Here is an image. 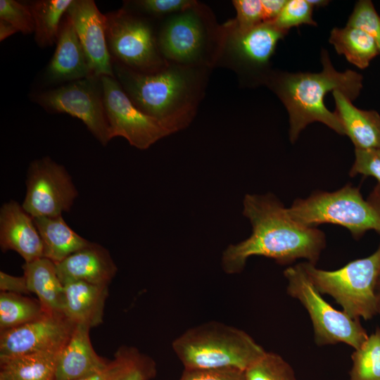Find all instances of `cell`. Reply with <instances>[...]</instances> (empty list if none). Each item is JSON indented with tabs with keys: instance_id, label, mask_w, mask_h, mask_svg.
<instances>
[{
	"instance_id": "cell-28",
	"label": "cell",
	"mask_w": 380,
	"mask_h": 380,
	"mask_svg": "<svg viewBox=\"0 0 380 380\" xmlns=\"http://www.w3.org/2000/svg\"><path fill=\"white\" fill-rule=\"evenodd\" d=\"M350 380H380V328L352 354Z\"/></svg>"
},
{
	"instance_id": "cell-6",
	"label": "cell",
	"mask_w": 380,
	"mask_h": 380,
	"mask_svg": "<svg viewBox=\"0 0 380 380\" xmlns=\"http://www.w3.org/2000/svg\"><path fill=\"white\" fill-rule=\"evenodd\" d=\"M321 294H328L353 319H372L379 312L376 286L380 278V245L368 257L357 259L336 270L318 269L303 262Z\"/></svg>"
},
{
	"instance_id": "cell-36",
	"label": "cell",
	"mask_w": 380,
	"mask_h": 380,
	"mask_svg": "<svg viewBox=\"0 0 380 380\" xmlns=\"http://www.w3.org/2000/svg\"><path fill=\"white\" fill-rule=\"evenodd\" d=\"M232 4L236 16L230 21L236 29L246 30L265 23L261 0H234Z\"/></svg>"
},
{
	"instance_id": "cell-14",
	"label": "cell",
	"mask_w": 380,
	"mask_h": 380,
	"mask_svg": "<svg viewBox=\"0 0 380 380\" xmlns=\"http://www.w3.org/2000/svg\"><path fill=\"white\" fill-rule=\"evenodd\" d=\"M75 327L64 315L46 313L34 321L0 332V356L60 353Z\"/></svg>"
},
{
	"instance_id": "cell-38",
	"label": "cell",
	"mask_w": 380,
	"mask_h": 380,
	"mask_svg": "<svg viewBox=\"0 0 380 380\" xmlns=\"http://www.w3.org/2000/svg\"><path fill=\"white\" fill-rule=\"evenodd\" d=\"M157 373L155 361L141 354L137 362L118 380H151Z\"/></svg>"
},
{
	"instance_id": "cell-31",
	"label": "cell",
	"mask_w": 380,
	"mask_h": 380,
	"mask_svg": "<svg viewBox=\"0 0 380 380\" xmlns=\"http://www.w3.org/2000/svg\"><path fill=\"white\" fill-rule=\"evenodd\" d=\"M313 8L308 0H287L273 23L287 32L291 27L301 25L316 26L317 23L312 18Z\"/></svg>"
},
{
	"instance_id": "cell-37",
	"label": "cell",
	"mask_w": 380,
	"mask_h": 380,
	"mask_svg": "<svg viewBox=\"0 0 380 380\" xmlns=\"http://www.w3.org/2000/svg\"><path fill=\"white\" fill-rule=\"evenodd\" d=\"M179 380H247L245 371L236 368L184 369Z\"/></svg>"
},
{
	"instance_id": "cell-17",
	"label": "cell",
	"mask_w": 380,
	"mask_h": 380,
	"mask_svg": "<svg viewBox=\"0 0 380 380\" xmlns=\"http://www.w3.org/2000/svg\"><path fill=\"white\" fill-rule=\"evenodd\" d=\"M56 266L63 284L82 281L108 286L118 270L109 251L94 242L70 255Z\"/></svg>"
},
{
	"instance_id": "cell-9",
	"label": "cell",
	"mask_w": 380,
	"mask_h": 380,
	"mask_svg": "<svg viewBox=\"0 0 380 380\" xmlns=\"http://www.w3.org/2000/svg\"><path fill=\"white\" fill-rule=\"evenodd\" d=\"M106 19L107 45L115 62L142 73H155L167 65L148 20L125 8L106 14Z\"/></svg>"
},
{
	"instance_id": "cell-4",
	"label": "cell",
	"mask_w": 380,
	"mask_h": 380,
	"mask_svg": "<svg viewBox=\"0 0 380 380\" xmlns=\"http://www.w3.org/2000/svg\"><path fill=\"white\" fill-rule=\"evenodd\" d=\"M172 346L184 369L246 371L266 353L244 331L215 321L186 330L173 341Z\"/></svg>"
},
{
	"instance_id": "cell-29",
	"label": "cell",
	"mask_w": 380,
	"mask_h": 380,
	"mask_svg": "<svg viewBox=\"0 0 380 380\" xmlns=\"http://www.w3.org/2000/svg\"><path fill=\"white\" fill-rule=\"evenodd\" d=\"M245 374L247 380H296L291 365L274 353L266 352Z\"/></svg>"
},
{
	"instance_id": "cell-16",
	"label": "cell",
	"mask_w": 380,
	"mask_h": 380,
	"mask_svg": "<svg viewBox=\"0 0 380 380\" xmlns=\"http://www.w3.org/2000/svg\"><path fill=\"white\" fill-rule=\"evenodd\" d=\"M0 246L17 252L25 260L44 258L42 238L34 218L18 203L10 201L0 209Z\"/></svg>"
},
{
	"instance_id": "cell-22",
	"label": "cell",
	"mask_w": 380,
	"mask_h": 380,
	"mask_svg": "<svg viewBox=\"0 0 380 380\" xmlns=\"http://www.w3.org/2000/svg\"><path fill=\"white\" fill-rule=\"evenodd\" d=\"M22 267L30 292L37 296L44 312L64 315V285L58 277L56 264L41 258L25 262Z\"/></svg>"
},
{
	"instance_id": "cell-23",
	"label": "cell",
	"mask_w": 380,
	"mask_h": 380,
	"mask_svg": "<svg viewBox=\"0 0 380 380\" xmlns=\"http://www.w3.org/2000/svg\"><path fill=\"white\" fill-rule=\"evenodd\" d=\"M33 218L42 240L44 258L55 264L91 243L73 231L62 215Z\"/></svg>"
},
{
	"instance_id": "cell-7",
	"label": "cell",
	"mask_w": 380,
	"mask_h": 380,
	"mask_svg": "<svg viewBox=\"0 0 380 380\" xmlns=\"http://www.w3.org/2000/svg\"><path fill=\"white\" fill-rule=\"evenodd\" d=\"M287 210L294 221L306 227L340 225L355 239L369 230L380 234V206L365 201L351 184L333 192L315 191L307 198L296 200Z\"/></svg>"
},
{
	"instance_id": "cell-34",
	"label": "cell",
	"mask_w": 380,
	"mask_h": 380,
	"mask_svg": "<svg viewBox=\"0 0 380 380\" xmlns=\"http://www.w3.org/2000/svg\"><path fill=\"white\" fill-rule=\"evenodd\" d=\"M0 19L8 22L24 34L34 32V19L29 6L17 1H0Z\"/></svg>"
},
{
	"instance_id": "cell-19",
	"label": "cell",
	"mask_w": 380,
	"mask_h": 380,
	"mask_svg": "<svg viewBox=\"0 0 380 380\" xmlns=\"http://www.w3.org/2000/svg\"><path fill=\"white\" fill-rule=\"evenodd\" d=\"M90 328L76 324L71 336L58 355L56 380H75L95 373L109 363L94 350Z\"/></svg>"
},
{
	"instance_id": "cell-24",
	"label": "cell",
	"mask_w": 380,
	"mask_h": 380,
	"mask_svg": "<svg viewBox=\"0 0 380 380\" xmlns=\"http://www.w3.org/2000/svg\"><path fill=\"white\" fill-rule=\"evenodd\" d=\"M57 352L0 356V380H56Z\"/></svg>"
},
{
	"instance_id": "cell-1",
	"label": "cell",
	"mask_w": 380,
	"mask_h": 380,
	"mask_svg": "<svg viewBox=\"0 0 380 380\" xmlns=\"http://www.w3.org/2000/svg\"><path fill=\"white\" fill-rule=\"evenodd\" d=\"M243 214L250 220L252 233L223 251L222 267L227 274L241 272L253 255L271 258L281 265L300 258L315 265L326 246L322 231L294 221L287 208L272 194H246Z\"/></svg>"
},
{
	"instance_id": "cell-2",
	"label": "cell",
	"mask_w": 380,
	"mask_h": 380,
	"mask_svg": "<svg viewBox=\"0 0 380 380\" xmlns=\"http://www.w3.org/2000/svg\"><path fill=\"white\" fill-rule=\"evenodd\" d=\"M113 70L135 106L172 134L193 120L210 70L168 63L157 72L142 73L115 61Z\"/></svg>"
},
{
	"instance_id": "cell-42",
	"label": "cell",
	"mask_w": 380,
	"mask_h": 380,
	"mask_svg": "<svg viewBox=\"0 0 380 380\" xmlns=\"http://www.w3.org/2000/svg\"><path fill=\"white\" fill-rule=\"evenodd\" d=\"M308 1L313 6V7H322L325 6L329 1L325 0H308Z\"/></svg>"
},
{
	"instance_id": "cell-25",
	"label": "cell",
	"mask_w": 380,
	"mask_h": 380,
	"mask_svg": "<svg viewBox=\"0 0 380 380\" xmlns=\"http://www.w3.org/2000/svg\"><path fill=\"white\" fill-rule=\"evenodd\" d=\"M329 41L338 54L343 55L348 61L360 69L367 68L379 54L374 40L356 27L348 25L343 28L334 27Z\"/></svg>"
},
{
	"instance_id": "cell-20",
	"label": "cell",
	"mask_w": 380,
	"mask_h": 380,
	"mask_svg": "<svg viewBox=\"0 0 380 380\" xmlns=\"http://www.w3.org/2000/svg\"><path fill=\"white\" fill-rule=\"evenodd\" d=\"M335 101L334 113L338 118L355 149H380V115L374 110H362L342 92H333Z\"/></svg>"
},
{
	"instance_id": "cell-33",
	"label": "cell",
	"mask_w": 380,
	"mask_h": 380,
	"mask_svg": "<svg viewBox=\"0 0 380 380\" xmlns=\"http://www.w3.org/2000/svg\"><path fill=\"white\" fill-rule=\"evenodd\" d=\"M141 353L133 347L122 346L103 369L89 376L75 380H118L139 358Z\"/></svg>"
},
{
	"instance_id": "cell-21",
	"label": "cell",
	"mask_w": 380,
	"mask_h": 380,
	"mask_svg": "<svg viewBox=\"0 0 380 380\" xmlns=\"http://www.w3.org/2000/svg\"><path fill=\"white\" fill-rule=\"evenodd\" d=\"M65 290V316L73 324L92 327L103 319L108 286L96 285L82 281L67 282Z\"/></svg>"
},
{
	"instance_id": "cell-30",
	"label": "cell",
	"mask_w": 380,
	"mask_h": 380,
	"mask_svg": "<svg viewBox=\"0 0 380 380\" xmlns=\"http://www.w3.org/2000/svg\"><path fill=\"white\" fill-rule=\"evenodd\" d=\"M358 174L372 176L377 180L368 200L380 206V149H355V160L349 175L354 177Z\"/></svg>"
},
{
	"instance_id": "cell-8",
	"label": "cell",
	"mask_w": 380,
	"mask_h": 380,
	"mask_svg": "<svg viewBox=\"0 0 380 380\" xmlns=\"http://www.w3.org/2000/svg\"><path fill=\"white\" fill-rule=\"evenodd\" d=\"M284 275L288 294L298 300L309 314L317 344L343 343L355 350L366 341L368 335L359 319L334 308L322 297L303 262L286 268Z\"/></svg>"
},
{
	"instance_id": "cell-13",
	"label": "cell",
	"mask_w": 380,
	"mask_h": 380,
	"mask_svg": "<svg viewBox=\"0 0 380 380\" xmlns=\"http://www.w3.org/2000/svg\"><path fill=\"white\" fill-rule=\"evenodd\" d=\"M111 139L121 137L140 150L172 134L158 120L141 110L115 77H101Z\"/></svg>"
},
{
	"instance_id": "cell-39",
	"label": "cell",
	"mask_w": 380,
	"mask_h": 380,
	"mask_svg": "<svg viewBox=\"0 0 380 380\" xmlns=\"http://www.w3.org/2000/svg\"><path fill=\"white\" fill-rule=\"evenodd\" d=\"M0 291L1 292L22 295L30 293L24 275L16 277L8 274L3 271L0 272Z\"/></svg>"
},
{
	"instance_id": "cell-15",
	"label": "cell",
	"mask_w": 380,
	"mask_h": 380,
	"mask_svg": "<svg viewBox=\"0 0 380 380\" xmlns=\"http://www.w3.org/2000/svg\"><path fill=\"white\" fill-rule=\"evenodd\" d=\"M65 14L75 29L92 75L115 77L106 41V15L92 0H72Z\"/></svg>"
},
{
	"instance_id": "cell-5",
	"label": "cell",
	"mask_w": 380,
	"mask_h": 380,
	"mask_svg": "<svg viewBox=\"0 0 380 380\" xmlns=\"http://www.w3.org/2000/svg\"><path fill=\"white\" fill-rule=\"evenodd\" d=\"M221 37L222 25L197 1L165 18L157 34L159 50L167 63L210 70L217 65Z\"/></svg>"
},
{
	"instance_id": "cell-12",
	"label": "cell",
	"mask_w": 380,
	"mask_h": 380,
	"mask_svg": "<svg viewBox=\"0 0 380 380\" xmlns=\"http://www.w3.org/2000/svg\"><path fill=\"white\" fill-rule=\"evenodd\" d=\"M77 196L65 167L48 156L30 163L22 206L32 217L62 215L70 211Z\"/></svg>"
},
{
	"instance_id": "cell-3",
	"label": "cell",
	"mask_w": 380,
	"mask_h": 380,
	"mask_svg": "<svg viewBox=\"0 0 380 380\" xmlns=\"http://www.w3.org/2000/svg\"><path fill=\"white\" fill-rule=\"evenodd\" d=\"M321 62L323 69L320 72H270L263 82L288 111L292 143L308 125L314 122H322L345 135L338 118L327 108L324 99L329 92L338 90L353 101L362 88V75L351 70L337 71L325 49L322 50Z\"/></svg>"
},
{
	"instance_id": "cell-40",
	"label": "cell",
	"mask_w": 380,
	"mask_h": 380,
	"mask_svg": "<svg viewBox=\"0 0 380 380\" xmlns=\"http://www.w3.org/2000/svg\"><path fill=\"white\" fill-rule=\"evenodd\" d=\"M287 0H261L265 23L273 22L279 15Z\"/></svg>"
},
{
	"instance_id": "cell-18",
	"label": "cell",
	"mask_w": 380,
	"mask_h": 380,
	"mask_svg": "<svg viewBox=\"0 0 380 380\" xmlns=\"http://www.w3.org/2000/svg\"><path fill=\"white\" fill-rule=\"evenodd\" d=\"M46 76L52 82H71L93 76L75 29L66 14L60 25L56 50Z\"/></svg>"
},
{
	"instance_id": "cell-32",
	"label": "cell",
	"mask_w": 380,
	"mask_h": 380,
	"mask_svg": "<svg viewBox=\"0 0 380 380\" xmlns=\"http://www.w3.org/2000/svg\"><path fill=\"white\" fill-rule=\"evenodd\" d=\"M346 25L360 29L369 35L374 40L380 54V16L372 1H358Z\"/></svg>"
},
{
	"instance_id": "cell-11",
	"label": "cell",
	"mask_w": 380,
	"mask_h": 380,
	"mask_svg": "<svg viewBox=\"0 0 380 380\" xmlns=\"http://www.w3.org/2000/svg\"><path fill=\"white\" fill-rule=\"evenodd\" d=\"M36 101L46 110L82 120L103 146L111 140L101 78L91 76L69 82L39 94Z\"/></svg>"
},
{
	"instance_id": "cell-27",
	"label": "cell",
	"mask_w": 380,
	"mask_h": 380,
	"mask_svg": "<svg viewBox=\"0 0 380 380\" xmlns=\"http://www.w3.org/2000/svg\"><path fill=\"white\" fill-rule=\"evenodd\" d=\"M45 314L38 299L22 294L0 293V332L34 321Z\"/></svg>"
},
{
	"instance_id": "cell-44",
	"label": "cell",
	"mask_w": 380,
	"mask_h": 380,
	"mask_svg": "<svg viewBox=\"0 0 380 380\" xmlns=\"http://www.w3.org/2000/svg\"><path fill=\"white\" fill-rule=\"evenodd\" d=\"M379 283H380V278H379Z\"/></svg>"
},
{
	"instance_id": "cell-43",
	"label": "cell",
	"mask_w": 380,
	"mask_h": 380,
	"mask_svg": "<svg viewBox=\"0 0 380 380\" xmlns=\"http://www.w3.org/2000/svg\"><path fill=\"white\" fill-rule=\"evenodd\" d=\"M379 295V312H380V292L378 293Z\"/></svg>"
},
{
	"instance_id": "cell-35",
	"label": "cell",
	"mask_w": 380,
	"mask_h": 380,
	"mask_svg": "<svg viewBox=\"0 0 380 380\" xmlns=\"http://www.w3.org/2000/svg\"><path fill=\"white\" fill-rule=\"evenodd\" d=\"M194 0H138L130 1L134 8L156 18H167L194 4Z\"/></svg>"
},
{
	"instance_id": "cell-10",
	"label": "cell",
	"mask_w": 380,
	"mask_h": 380,
	"mask_svg": "<svg viewBox=\"0 0 380 380\" xmlns=\"http://www.w3.org/2000/svg\"><path fill=\"white\" fill-rule=\"evenodd\" d=\"M287 34L273 22L262 23L240 30L230 20L222 25V37L217 65L229 68L240 76L264 82L270 72V60L277 43Z\"/></svg>"
},
{
	"instance_id": "cell-26",
	"label": "cell",
	"mask_w": 380,
	"mask_h": 380,
	"mask_svg": "<svg viewBox=\"0 0 380 380\" xmlns=\"http://www.w3.org/2000/svg\"><path fill=\"white\" fill-rule=\"evenodd\" d=\"M72 0H39L28 5L34 23V39L42 48L56 43L60 25Z\"/></svg>"
},
{
	"instance_id": "cell-41",
	"label": "cell",
	"mask_w": 380,
	"mask_h": 380,
	"mask_svg": "<svg viewBox=\"0 0 380 380\" xmlns=\"http://www.w3.org/2000/svg\"><path fill=\"white\" fill-rule=\"evenodd\" d=\"M18 32V30L8 22L0 19V41Z\"/></svg>"
}]
</instances>
